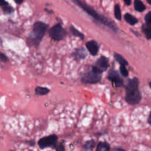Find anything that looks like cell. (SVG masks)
Listing matches in <instances>:
<instances>
[{"instance_id":"cell-34","label":"cell","mask_w":151,"mask_h":151,"mask_svg":"<svg viewBox=\"0 0 151 151\" xmlns=\"http://www.w3.org/2000/svg\"><path fill=\"white\" fill-rule=\"evenodd\" d=\"M147 2L150 5H151V0H147Z\"/></svg>"},{"instance_id":"cell-18","label":"cell","mask_w":151,"mask_h":151,"mask_svg":"<svg viewBox=\"0 0 151 151\" xmlns=\"http://www.w3.org/2000/svg\"><path fill=\"white\" fill-rule=\"evenodd\" d=\"M70 31L71 32V34L75 36V37H79L80 38H81V40H83L84 38V35L83 33L81 32L80 31H78L77 29L76 28V27L73 25H71L70 28Z\"/></svg>"},{"instance_id":"cell-14","label":"cell","mask_w":151,"mask_h":151,"mask_svg":"<svg viewBox=\"0 0 151 151\" xmlns=\"http://www.w3.org/2000/svg\"><path fill=\"white\" fill-rule=\"evenodd\" d=\"M110 145L107 142H100L98 143L96 151H109Z\"/></svg>"},{"instance_id":"cell-28","label":"cell","mask_w":151,"mask_h":151,"mask_svg":"<svg viewBox=\"0 0 151 151\" xmlns=\"http://www.w3.org/2000/svg\"><path fill=\"white\" fill-rule=\"evenodd\" d=\"M44 11H45L46 12H47L48 14H52L54 13V11H53L52 9H47V8H45V9H44Z\"/></svg>"},{"instance_id":"cell-26","label":"cell","mask_w":151,"mask_h":151,"mask_svg":"<svg viewBox=\"0 0 151 151\" xmlns=\"http://www.w3.org/2000/svg\"><path fill=\"white\" fill-rule=\"evenodd\" d=\"M9 5V3L5 0H0V6L1 8Z\"/></svg>"},{"instance_id":"cell-1","label":"cell","mask_w":151,"mask_h":151,"mask_svg":"<svg viewBox=\"0 0 151 151\" xmlns=\"http://www.w3.org/2000/svg\"><path fill=\"white\" fill-rule=\"evenodd\" d=\"M48 27V24L42 21H36L33 24L32 30L26 39V43L29 47L39 46Z\"/></svg>"},{"instance_id":"cell-9","label":"cell","mask_w":151,"mask_h":151,"mask_svg":"<svg viewBox=\"0 0 151 151\" xmlns=\"http://www.w3.org/2000/svg\"><path fill=\"white\" fill-rule=\"evenodd\" d=\"M86 47L91 55L94 56L97 54L99 50V45L96 41L94 40L88 41L86 43Z\"/></svg>"},{"instance_id":"cell-12","label":"cell","mask_w":151,"mask_h":151,"mask_svg":"<svg viewBox=\"0 0 151 151\" xmlns=\"http://www.w3.org/2000/svg\"><path fill=\"white\" fill-rule=\"evenodd\" d=\"M50 91V90L45 87L37 86L35 88V93L38 96H44L47 94Z\"/></svg>"},{"instance_id":"cell-30","label":"cell","mask_w":151,"mask_h":151,"mask_svg":"<svg viewBox=\"0 0 151 151\" xmlns=\"http://www.w3.org/2000/svg\"><path fill=\"white\" fill-rule=\"evenodd\" d=\"M124 2L126 4V5H130V4H131V1H130V0H129V1H127V0H124Z\"/></svg>"},{"instance_id":"cell-5","label":"cell","mask_w":151,"mask_h":151,"mask_svg":"<svg viewBox=\"0 0 151 151\" xmlns=\"http://www.w3.org/2000/svg\"><path fill=\"white\" fill-rule=\"evenodd\" d=\"M101 78V74L97 73L91 70L81 76V81L84 84H96L100 81Z\"/></svg>"},{"instance_id":"cell-17","label":"cell","mask_w":151,"mask_h":151,"mask_svg":"<svg viewBox=\"0 0 151 151\" xmlns=\"http://www.w3.org/2000/svg\"><path fill=\"white\" fill-rule=\"evenodd\" d=\"M95 146V142L91 139L87 141L83 147V151H92Z\"/></svg>"},{"instance_id":"cell-7","label":"cell","mask_w":151,"mask_h":151,"mask_svg":"<svg viewBox=\"0 0 151 151\" xmlns=\"http://www.w3.org/2000/svg\"><path fill=\"white\" fill-rule=\"evenodd\" d=\"M142 99V96L140 91L137 90L127 91L125 99L126 101L130 104H136L139 103Z\"/></svg>"},{"instance_id":"cell-2","label":"cell","mask_w":151,"mask_h":151,"mask_svg":"<svg viewBox=\"0 0 151 151\" xmlns=\"http://www.w3.org/2000/svg\"><path fill=\"white\" fill-rule=\"evenodd\" d=\"M74 3H75L77 6H78L80 8H81L84 11H85L86 13H87L89 15L92 17L93 18H94L96 20H97L98 22L101 23L102 24H104L105 25H107L109 27L113 28L111 25V23L109 22V21L106 18L104 17L99 14L93 8L88 5L87 4L80 1V0H74L73 1Z\"/></svg>"},{"instance_id":"cell-13","label":"cell","mask_w":151,"mask_h":151,"mask_svg":"<svg viewBox=\"0 0 151 151\" xmlns=\"http://www.w3.org/2000/svg\"><path fill=\"white\" fill-rule=\"evenodd\" d=\"M124 18V19L126 20V21L127 22H128L130 25H135L138 22L137 19L135 17H134L133 15H131L129 13L125 14Z\"/></svg>"},{"instance_id":"cell-32","label":"cell","mask_w":151,"mask_h":151,"mask_svg":"<svg viewBox=\"0 0 151 151\" xmlns=\"http://www.w3.org/2000/svg\"><path fill=\"white\" fill-rule=\"evenodd\" d=\"M148 122L151 125V111L150 112L149 116V118H148Z\"/></svg>"},{"instance_id":"cell-20","label":"cell","mask_w":151,"mask_h":151,"mask_svg":"<svg viewBox=\"0 0 151 151\" xmlns=\"http://www.w3.org/2000/svg\"><path fill=\"white\" fill-rule=\"evenodd\" d=\"M114 17L120 21L122 19V15H121V11H120V5L117 4H116L114 5Z\"/></svg>"},{"instance_id":"cell-11","label":"cell","mask_w":151,"mask_h":151,"mask_svg":"<svg viewBox=\"0 0 151 151\" xmlns=\"http://www.w3.org/2000/svg\"><path fill=\"white\" fill-rule=\"evenodd\" d=\"M139 80L136 77L129 79L126 86V91H132L138 89Z\"/></svg>"},{"instance_id":"cell-25","label":"cell","mask_w":151,"mask_h":151,"mask_svg":"<svg viewBox=\"0 0 151 151\" xmlns=\"http://www.w3.org/2000/svg\"><path fill=\"white\" fill-rule=\"evenodd\" d=\"M55 148V151H65V147L63 143H60L58 145H56Z\"/></svg>"},{"instance_id":"cell-15","label":"cell","mask_w":151,"mask_h":151,"mask_svg":"<svg viewBox=\"0 0 151 151\" xmlns=\"http://www.w3.org/2000/svg\"><path fill=\"white\" fill-rule=\"evenodd\" d=\"M142 31L145 34L147 39H151V25L149 24H144L142 27Z\"/></svg>"},{"instance_id":"cell-36","label":"cell","mask_w":151,"mask_h":151,"mask_svg":"<svg viewBox=\"0 0 151 151\" xmlns=\"http://www.w3.org/2000/svg\"><path fill=\"white\" fill-rule=\"evenodd\" d=\"M29 151H31V150H29Z\"/></svg>"},{"instance_id":"cell-10","label":"cell","mask_w":151,"mask_h":151,"mask_svg":"<svg viewBox=\"0 0 151 151\" xmlns=\"http://www.w3.org/2000/svg\"><path fill=\"white\" fill-rule=\"evenodd\" d=\"M73 55L77 60L79 61L85 59L87 55V52L84 48H79L74 51Z\"/></svg>"},{"instance_id":"cell-8","label":"cell","mask_w":151,"mask_h":151,"mask_svg":"<svg viewBox=\"0 0 151 151\" xmlns=\"http://www.w3.org/2000/svg\"><path fill=\"white\" fill-rule=\"evenodd\" d=\"M107 78L117 87H121L123 85V80L116 70H110L108 73Z\"/></svg>"},{"instance_id":"cell-22","label":"cell","mask_w":151,"mask_h":151,"mask_svg":"<svg viewBox=\"0 0 151 151\" xmlns=\"http://www.w3.org/2000/svg\"><path fill=\"white\" fill-rule=\"evenodd\" d=\"M120 73L123 76L127 77L128 76L129 73H128V71H127V68H126L125 65H120Z\"/></svg>"},{"instance_id":"cell-21","label":"cell","mask_w":151,"mask_h":151,"mask_svg":"<svg viewBox=\"0 0 151 151\" xmlns=\"http://www.w3.org/2000/svg\"><path fill=\"white\" fill-rule=\"evenodd\" d=\"M2 10L4 12V13H5L6 14H10L12 13L15 11L14 7L12 6L11 5H10L9 4L6 5V6H5L2 7Z\"/></svg>"},{"instance_id":"cell-29","label":"cell","mask_w":151,"mask_h":151,"mask_svg":"<svg viewBox=\"0 0 151 151\" xmlns=\"http://www.w3.org/2000/svg\"><path fill=\"white\" fill-rule=\"evenodd\" d=\"M23 2H24L23 0H15V2L18 5H21L22 3H23Z\"/></svg>"},{"instance_id":"cell-27","label":"cell","mask_w":151,"mask_h":151,"mask_svg":"<svg viewBox=\"0 0 151 151\" xmlns=\"http://www.w3.org/2000/svg\"><path fill=\"white\" fill-rule=\"evenodd\" d=\"M27 143H28V145L29 146H33L34 145V144H35V141H34V140H31L27 142Z\"/></svg>"},{"instance_id":"cell-24","label":"cell","mask_w":151,"mask_h":151,"mask_svg":"<svg viewBox=\"0 0 151 151\" xmlns=\"http://www.w3.org/2000/svg\"><path fill=\"white\" fill-rule=\"evenodd\" d=\"M0 60L2 61V62H4V63H6L8 61L9 59L8 58V57L4 53L0 52Z\"/></svg>"},{"instance_id":"cell-4","label":"cell","mask_w":151,"mask_h":151,"mask_svg":"<svg viewBox=\"0 0 151 151\" xmlns=\"http://www.w3.org/2000/svg\"><path fill=\"white\" fill-rule=\"evenodd\" d=\"M57 140L58 136L56 134H53L41 138L38 142V145L42 149L48 147H54L56 146Z\"/></svg>"},{"instance_id":"cell-6","label":"cell","mask_w":151,"mask_h":151,"mask_svg":"<svg viewBox=\"0 0 151 151\" xmlns=\"http://www.w3.org/2000/svg\"><path fill=\"white\" fill-rule=\"evenodd\" d=\"M109 67L108 59L104 56H101L96 62L95 65L92 67V70L95 72L101 74L107 69Z\"/></svg>"},{"instance_id":"cell-3","label":"cell","mask_w":151,"mask_h":151,"mask_svg":"<svg viewBox=\"0 0 151 151\" xmlns=\"http://www.w3.org/2000/svg\"><path fill=\"white\" fill-rule=\"evenodd\" d=\"M48 34L53 40L58 41L63 40L65 37L67 31L60 23H57L50 28Z\"/></svg>"},{"instance_id":"cell-33","label":"cell","mask_w":151,"mask_h":151,"mask_svg":"<svg viewBox=\"0 0 151 151\" xmlns=\"http://www.w3.org/2000/svg\"><path fill=\"white\" fill-rule=\"evenodd\" d=\"M3 45V42H2V40L0 36V46H2Z\"/></svg>"},{"instance_id":"cell-19","label":"cell","mask_w":151,"mask_h":151,"mask_svg":"<svg viewBox=\"0 0 151 151\" xmlns=\"http://www.w3.org/2000/svg\"><path fill=\"white\" fill-rule=\"evenodd\" d=\"M114 57L116 60L121 65H126L128 64V62L120 54L118 53H114Z\"/></svg>"},{"instance_id":"cell-23","label":"cell","mask_w":151,"mask_h":151,"mask_svg":"<svg viewBox=\"0 0 151 151\" xmlns=\"http://www.w3.org/2000/svg\"><path fill=\"white\" fill-rule=\"evenodd\" d=\"M145 21L147 24L151 25V11L149 12L145 17Z\"/></svg>"},{"instance_id":"cell-35","label":"cell","mask_w":151,"mask_h":151,"mask_svg":"<svg viewBox=\"0 0 151 151\" xmlns=\"http://www.w3.org/2000/svg\"><path fill=\"white\" fill-rule=\"evenodd\" d=\"M149 86H150V87L151 88V81L149 83Z\"/></svg>"},{"instance_id":"cell-31","label":"cell","mask_w":151,"mask_h":151,"mask_svg":"<svg viewBox=\"0 0 151 151\" xmlns=\"http://www.w3.org/2000/svg\"><path fill=\"white\" fill-rule=\"evenodd\" d=\"M113 151H125L123 149H121V148H116L114 149Z\"/></svg>"},{"instance_id":"cell-16","label":"cell","mask_w":151,"mask_h":151,"mask_svg":"<svg viewBox=\"0 0 151 151\" xmlns=\"http://www.w3.org/2000/svg\"><path fill=\"white\" fill-rule=\"evenodd\" d=\"M134 7L136 11L138 12H143L146 9V6L144 4L139 1V0H135L134 2Z\"/></svg>"}]
</instances>
